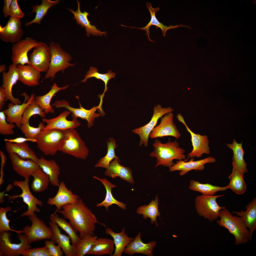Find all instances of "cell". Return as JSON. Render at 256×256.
Returning <instances> with one entry per match:
<instances>
[{
  "label": "cell",
  "instance_id": "30",
  "mask_svg": "<svg viewBox=\"0 0 256 256\" xmlns=\"http://www.w3.org/2000/svg\"><path fill=\"white\" fill-rule=\"evenodd\" d=\"M146 7L150 11V15L151 16V19L150 22L145 27L142 28H138L134 27H128L122 25H121L125 27L131 28H136L146 31V35L147 36L148 39L150 41L154 42V41L150 39L149 36V33L150 32L149 29L150 27L151 26L154 25L156 26V28H160L162 31L163 36L164 37L165 36L166 32L169 29H174L181 27H184L191 29L189 26L183 25L181 24L176 25L175 26L170 25L169 26L164 25L163 24L160 23L158 20L155 16L156 13L159 10L160 8L159 7H156L155 8H153L152 6L151 3L149 2L146 3Z\"/></svg>",
  "mask_w": 256,
  "mask_h": 256
},
{
  "label": "cell",
  "instance_id": "16",
  "mask_svg": "<svg viewBox=\"0 0 256 256\" xmlns=\"http://www.w3.org/2000/svg\"><path fill=\"white\" fill-rule=\"evenodd\" d=\"M174 115L172 112L168 113L161 118L160 124L155 127L150 133L151 138L171 136L177 139L181 134L174 122Z\"/></svg>",
  "mask_w": 256,
  "mask_h": 256
},
{
  "label": "cell",
  "instance_id": "55",
  "mask_svg": "<svg viewBox=\"0 0 256 256\" xmlns=\"http://www.w3.org/2000/svg\"><path fill=\"white\" fill-rule=\"evenodd\" d=\"M0 155L1 159V168L0 172L1 177L0 179V185H1L3 183L4 181L3 179L4 175L3 168L5 163L6 160V158L4 153L1 151H0Z\"/></svg>",
  "mask_w": 256,
  "mask_h": 256
},
{
  "label": "cell",
  "instance_id": "48",
  "mask_svg": "<svg viewBox=\"0 0 256 256\" xmlns=\"http://www.w3.org/2000/svg\"><path fill=\"white\" fill-rule=\"evenodd\" d=\"M45 126L43 123L41 122L39 124L38 127H34L30 125L28 121L22 124L19 128L26 138H35Z\"/></svg>",
  "mask_w": 256,
  "mask_h": 256
},
{
  "label": "cell",
  "instance_id": "49",
  "mask_svg": "<svg viewBox=\"0 0 256 256\" xmlns=\"http://www.w3.org/2000/svg\"><path fill=\"white\" fill-rule=\"evenodd\" d=\"M11 210V208L10 207H0V232L10 231L15 232L18 234L23 233L22 230H14L11 229L9 226L10 220L7 218L6 214L7 212Z\"/></svg>",
  "mask_w": 256,
  "mask_h": 256
},
{
  "label": "cell",
  "instance_id": "11",
  "mask_svg": "<svg viewBox=\"0 0 256 256\" xmlns=\"http://www.w3.org/2000/svg\"><path fill=\"white\" fill-rule=\"evenodd\" d=\"M174 110L170 107L163 108L158 104L154 107L153 113L150 121L146 125L132 130V131L138 135L140 140L139 146L143 145L147 147L148 145V139L151 132L157 124L159 119L164 115L173 111Z\"/></svg>",
  "mask_w": 256,
  "mask_h": 256
},
{
  "label": "cell",
  "instance_id": "7",
  "mask_svg": "<svg viewBox=\"0 0 256 256\" xmlns=\"http://www.w3.org/2000/svg\"><path fill=\"white\" fill-rule=\"evenodd\" d=\"M224 195L215 196H197L195 200V207L198 215L211 222L220 217L219 211L226 208L218 204L216 199Z\"/></svg>",
  "mask_w": 256,
  "mask_h": 256
},
{
  "label": "cell",
  "instance_id": "50",
  "mask_svg": "<svg viewBox=\"0 0 256 256\" xmlns=\"http://www.w3.org/2000/svg\"><path fill=\"white\" fill-rule=\"evenodd\" d=\"M5 115L4 111L0 112V133L3 135H9L13 134V129L15 127L14 124L8 123L6 121Z\"/></svg>",
  "mask_w": 256,
  "mask_h": 256
},
{
  "label": "cell",
  "instance_id": "6",
  "mask_svg": "<svg viewBox=\"0 0 256 256\" xmlns=\"http://www.w3.org/2000/svg\"><path fill=\"white\" fill-rule=\"evenodd\" d=\"M51 58L49 69L43 79L51 78L52 80L56 74L59 71H64L75 64L69 63L72 57L69 54L64 51L58 43L52 41L49 43Z\"/></svg>",
  "mask_w": 256,
  "mask_h": 256
},
{
  "label": "cell",
  "instance_id": "53",
  "mask_svg": "<svg viewBox=\"0 0 256 256\" xmlns=\"http://www.w3.org/2000/svg\"><path fill=\"white\" fill-rule=\"evenodd\" d=\"M45 246L48 248L51 256H62L63 251L58 245L55 246L54 242L51 240L49 241L47 239L45 241Z\"/></svg>",
  "mask_w": 256,
  "mask_h": 256
},
{
  "label": "cell",
  "instance_id": "41",
  "mask_svg": "<svg viewBox=\"0 0 256 256\" xmlns=\"http://www.w3.org/2000/svg\"><path fill=\"white\" fill-rule=\"evenodd\" d=\"M56 213L55 211L50 215V221L56 223L68 235L71 240L72 245L75 247L81 239L77 235L70 224L64 219L59 217Z\"/></svg>",
  "mask_w": 256,
  "mask_h": 256
},
{
  "label": "cell",
  "instance_id": "42",
  "mask_svg": "<svg viewBox=\"0 0 256 256\" xmlns=\"http://www.w3.org/2000/svg\"><path fill=\"white\" fill-rule=\"evenodd\" d=\"M189 188L192 191L199 192L203 195L208 196L214 195L218 191H224L229 188L228 185L220 187L208 183H201L195 180L190 181Z\"/></svg>",
  "mask_w": 256,
  "mask_h": 256
},
{
  "label": "cell",
  "instance_id": "29",
  "mask_svg": "<svg viewBox=\"0 0 256 256\" xmlns=\"http://www.w3.org/2000/svg\"><path fill=\"white\" fill-rule=\"evenodd\" d=\"M246 210L240 212L233 210L232 213L240 216L243 219L250 230V240L251 241L252 235L256 229V198H254L246 206Z\"/></svg>",
  "mask_w": 256,
  "mask_h": 256
},
{
  "label": "cell",
  "instance_id": "57",
  "mask_svg": "<svg viewBox=\"0 0 256 256\" xmlns=\"http://www.w3.org/2000/svg\"><path fill=\"white\" fill-rule=\"evenodd\" d=\"M6 95L4 88L0 87V110H1L6 101Z\"/></svg>",
  "mask_w": 256,
  "mask_h": 256
},
{
  "label": "cell",
  "instance_id": "56",
  "mask_svg": "<svg viewBox=\"0 0 256 256\" xmlns=\"http://www.w3.org/2000/svg\"><path fill=\"white\" fill-rule=\"evenodd\" d=\"M12 0H4V4L3 9V12L4 17L6 18L9 15L10 8Z\"/></svg>",
  "mask_w": 256,
  "mask_h": 256
},
{
  "label": "cell",
  "instance_id": "26",
  "mask_svg": "<svg viewBox=\"0 0 256 256\" xmlns=\"http://www.w3.org/2000/svg\"><path fill=\"white\" fill-rule=\"evenodd\" d=\"M78 4L77 9L74 11L73 9H68L74 15L73 19L76 20V23L80 25L82 27H84L86 32V35L89 37L91 34L94 36H102L103 35L106 36L107 34L106 31L101 32L100 30H98L96 27L90 24V22L88 19L87 16L89 14L85 11L82 12L80 10V3L77 0Z\"/></svg>",
  "mask_w": 256,
  "mask_h": 256
},
{
  "label": "cell",
  "instance_id": "38",
  "mask_svg": "<svg viewBox=\"0 0 256 256\" xmlns=\"http://www.w3.org/2000/svg\"><path fill=\"white\" fill-rule=\"evenodd\" d=\"M232 171L229 176L230 180L228 185L229 188L238 194L244 193L247 190V186L243 178L238 171L235 161L232 160Z\"/></svg>",
  "mask_w": 256,
  "mask_h": 256
},
{
  "label": "cell",
  "instance_id": "5",
  "mask_svg": "<svg viewBox=\"0 0 256 256\" xmlns=\"http://www.w3.org/2000/svg\"><path fill=\"white\" fill-rule=\"evenodd\" d=\"M65 136V130H42L35 138L38 148L45 155H55L59 151Z\"/></svg>",
  "mask_w": 256,
  "mask_h": 256
},
{
  "label": "cell",
  "instance_id": "51",
  "mask_svg": "<svg viewBox=\"0 0 256 256\" xmlns=\"http://www.w3.org/2000/svg\"><path fill=\"white\" fill-rule=\"evenodd\" d=\"M22 255L24 256H51L48 248L46 246L43 247L28 249Z\"/></svg>",
  "mask_w": 256,
  "mask_h": 256
},
{
  "label": "cell",
  "instance_id": "9",
  "mask_svg": "<svg viewBox=\"0 0 256 256\" xmlns=\"http://www.w3.org/2000/svg\"><path fill=\"white\" fill-rule=\"evenodd\" d=\"M28 218L32 223V225L26 226L22 231L23 233L27 236L30 244L40 240H51L53 233L50 227L47 226L35 213L28 216Z\"/></svg>",
  "mask_w": 256,
  "mask_h": 256
},
{
  "label": "cell",
  "instance_id": "39",
  "mask_svg": "<svg viewBox=\"0 0 256 256\" xmlns=\"http://www.w3.org/2000/svg\"><path fill=\"white\" fill-rule=\"evenodd\" d=\"M42 3L41 5L37 4L36 5H34L32 6V12L31 14L35 13L36 14L35 18L29 22H25V26H28L35 23L40 24L41 20L46 15L49 8L53 6L58 4L60 0H57L53 1L50 0H42Z\"/></svg>",
  "mask_w": 256,
  "mask_h": 256
},
{
  "label": "cell",
  "instance_id": "46",
  "mask_svg": "<svg viewBox=\"0 0 256 256\" xmlns=\"http://www.w3.org/2000/svg\"><path fill=\"white\" fill-rule=\"evenodd\" d=\"M97 238L96 236L88 234L81 239L75 247L76 256H83L87 255Z\"/></svg>",
  "mask_w": 256,
  "mask_h": 256
},
{
  "label": "cell",
  "instance_id": "45",
  "mask_svg": "<svg viewBox=\"0 0 256 256\" xmlns=\"http://www.w3.org/2000/svg\"><path fill=\"white\" fill-rule=\"evenodd\" d=\"M107 151L106 155L100 159L94 166L95 168L103 167L108 169L110 162L115 158H119L115 154V150L117 147L116 141L113 137L109 138L107 141Z\"/></svg>",
  "mask_w": 256,
  "mask_h": 256
},
{
  "label": "cell",
  "instance_id": "44",
  "mask_svg": "<svg viewBox=\"0 0 256 256\" xmlns=\"http://www.w3.org/2000/svg\"><path fill=\"white\" fill-rule=\"evenodd\" d=\"M98 71V69L96 68L91 67L89 68V70L87 71V74L85 75V78L80 82L85 83L88 79L92 77H94L103 81L105 84V88L102 94L100 96V102L102 103L103 99L105 93L108 90L107 83L110 79L115 78L116 74L115 73L112 72L111 70H109L107 73L103 74L99 73Z\"/></svg>",
  "mask_w": 256,
  "mask_h": 256
},
{
  "label": "cell",
  "instance_id": "12",
  "mask_svg": "<svg viewBox=\"0 0 256 256\" xmlns=\"http://www.w3.org/2000/svg\"><path fill=\"white\" fill-rule=\"evenodd\" d=\"M51 54L49 46L46 43L40 41L29 54L30 65L41 72H47L49 67Z\"/></svg>",
  "mask_w": 256,
  "mask_h": 256
},
{
  "label": "cell",
  "instance_id": "20",
  "mask_svg": "<svg viewBox=\"0 0 256 256\" xmlns=\"http://www.w3.org/2000/svg\"><path fill=\"white\" fill-rule=\"evenodd\" d=\"M9 156L14 170L25 178L29 179L30 176L39 167L37 163L32 159H22L15 153L9 154Z\"/></svg>",
  "mask_w": 256,
  "mask_h": 256
},
{
  "label": "cell",
  "instance_id": "17",
  "mask_svg": "<svg viewBox=\"0 0 256 256\" xmlns=\"http://www.w3.org/2000/svg\"><path fill=\"white\" fill-rule=\"evenodd\" d=\"M22 95L25 98L23 104H15L10 103L8 104L7 108L3 111L7 116V122L11 124L15 123L19 128L22 125V117L24 110L34 100L35 97L34 93L30 97L25 92Z\"/></svg>",
  "mask_w": 256,
  "mask_h": 256
},
{
  "label": "cell",
  "instance_id": "27",
  "mask_svg": "<svg viewBox=\"0 0 256 256\" xmlns=\"http://www.w3.org/2000/svg\"><path fill=\"white\" fill-rule=\"evenodd\" d=\"M141 233L139 232L134 239L125 248L123 252L132 256L135 253H141L149 256H152L153 250L156 246L155 241L148 243H144L141 239Z\"/></svg>",
  "mask_w": 256,
  "mask_h": 256
},
{
  "label": "cell",
  "instance_id": "21",
  "mask_svg": "<svg viewBox=\"0 0 256 256\" xmlns=\"http://www.w3.org/2000/svg\"><path fill=\"white\" fill-rule=\"evenodd\" d=\"M17 65L12 64L9 67V70L2 74L3 84L2 87L4 88L6 95V101L9 100L14 104H21V102L18 98H14L12 95V89L13 86L18 80L19 74L17 69Z\"/></svg>",
  "mask_w": 256,
  "mask_h": 256
},
{
  "label": "cell",
  "instance_id": "34",
  "mask_svg": "<svg viewBox=\"0 0 256 256\" xmlns=\"http://www.w3.org/2000/svg\"><path fill=\"white\" fill-rule=\"evenodd\" d=\"M113 240L106 238H97L87 255L101 256L108 255L112 256L115 250Z\"/></svg>",
  "mask_w": 256,
  "mask_h": 256
},
{
  "label": "cell",
  "instance_id": "15",
  "mask_svg": "<svg viewBox=\"0 0 256 256\" xmlns=\"http://www.w3.org/2000/svg\"><path fill=\"white\" fill-rule=\"evenodd\" d=\"M178 120L185 126L187 131L191 136V141L193 146L192 151L188 154V157L193 158L195 157L201 158L204 154H209L210 153L209 146V141L208 137L206 135H202L196 134L192 132L186 123L183 117L181 114L177 116Z\"/></svg>",
  "mask_w": 256,
  "mask_h": 256
},
{
  "label": "cell",
  "instance_id": "23",
  "mask_svg": "<svg viewBox=\"0 0 256 256\" xmlns=\"http://www.w3.org/2000/svg\"><path fill=\"white\" fill-rule=\"evenodd\" d=\"M191 159L188 162H185L182 160L176 161V164L169 168V171H180L179 175L182 176L192 170H203L205 168V164L216 161L215 159L212 156L196 161H193L194 160Z\"/></svg>",
  "mask_w": 256,
  "mask_h": 256
},
{
  "label": "cell",
  "instance_id": "32",
  "mask_svg": "<svg viewBox=\"0 0 256 256\" xmlns=\"http://www.w3.org/2000/svg\"><path fill=\"white\" fill-rule=\"evenodd\" d=\"M37 163L49 177L50 182L53 186H58L60 168L56 162L53 160H47L41 156Z\"/></svg>",
  "mask_w": 256,
  "mask_h": 256
},
{
  "label": "cell",
  "instance_id": "36",
  "mask_svg": "<svg viewBox=\"0 0 256 256\" xmlns=\"http://www.w3.org/2000/svg\"><path fill=\"white\" fill-rule=\"evenodd\" d=\"M69 85L61 87L58 86L56 83H54L51 87L50 90L46 94L42 96H36L35 97V100L40 106L44 111L45 114L50 113L53 114L55 110L50 105L52 98L55 95L58 91L67 89Z\"/></svg>",
  "mask_w": 256,
  "mask_h": 256
},
{
  "label": "cell",
  "instance_id": "13",
  "mask_svg": "<svg viewBox=\"0 0 256 256\" xmlns=\"http://www.w3.org/2000/svg\"><path fill=\"white\" fill-rule=\"evenodd\" d=\"M31 37H26L24 39L14 43L12 47L11 60L12 64L17 65L19 64H25L30 65L28 57V52L39 44Z\"/></svg>",
  "mask_w": 256,
  "mask_h": 256
},
{
  "label": "cell",
  "instance_id": "22",
  "mask_svg": "<svg viewBox=\"0 0 256 256\" xmlns=\"http://www.w3.org/2000/svg\"><path fill=\"white\" fill-rule=\"evenodd\" d=\"M56 195L53 198H48L47 202L48 204L55 205L56 207V210H60L63 205L77 202L79 197L75 194H73L71 190H69L63 181L59 183Z\"/></svg>",
  "mask_w": 256,
  "mask_h": 256
},
{
  "label": "cell",
  "instance_id": "31",
  "mask_svg": "<svg viewBox=\"0 0 256 256\" xmlns=\"http://www.w3.org/2000/svg\"><path fill=\"white\" fill-rule=\"evenodd\" d=\"M5 148L7 152L10 154L15 153L22 159L26 160L30 159L37 163L39 159L35 152L29 146L26 142L18 143L5 142Z\"/></svg>",
  "mask_w": 256,
  "mask_h": 256
},
{
  "label": "cell",
  "instance_id": "24",
  "mask_svg": "<svg viewBox=\"0 0 256 256\" xmlns=\"http://www.w3.org/2000/svg\"><path fill=\"white\" fill-rule=\"evenodd\" d=\"M48 223L53 233L51 240L55 244H58L66 256H76L75 247L70 244L69 237L62 233L59 226L55 223L50 221Z\"/></svg>",
  "mask_w": 256,
  "mask_h": 256
},
{
  "label": "cell",
  "instance_id": "35",
  "mask_svg": "<svg viewBox=\"0 0 256 256\" xmlns=\"http://www.w3.org/2000/svg\"><path fill=\"white\" fill-rule=\"evenodd\" d=\"M93 177L101 181L103 183L106 191L105 200L101 203L96 204V206L97 207L104 206L106 210L108 211L109 207L113 204H115L123 210L126 209V204L116 200L112 195V189L116 187V186L112 184L106 178L101 179L95 176H94Z\"/></svg>",
  "mask_w": 256,
  "mask_h": 256
},
{
  "label": "cell",
  "instance_id": "33",
  "mask_svg": "<svg viewBox=\"0 0 256 256\" xmlns=\"http://www.w3.org/2000/svg\"><path fill=\"white\" fill-rule=\"evenodd\" d=\"M125 229L123 228L120 232L116 233L111 228H107L105 233L111 236L113 239L114 246V251L112 256H121L125 248L134 239L129 237L125 233Z\"/></svg>",
  "mask_w": 256,
  "mask_h": 256
},
{
  "label": "cell",
  "instance_id": "10",
  "mask_svg": "<svg viewBox=\"0 0 256 256\" xmlns=\"http://www.w3.org/2000/svg\"><path fill=\"white\" fill-rule=\"evenodd\" d=\"M29 179L27 178H25L23 181L14 180L13 183V186L18 187L21 188L22 191V193L13 196L6 195L8 197L9 201L13 200L19 197H21L23 202L27 205V210L20 215L21 217L32 215L35 212H40V209L37 205L41 206L43 205L42 202L34 197L31 193L29 186Z\"/></svg>",
  "mask_w": 256,
  "mask_h": 256
},
{
  "label": "cell",
  "instance_id": "25",
  "mask_svg": "<svg viewBox=\"0 0 256 256\" xmlns=\"http://www.w3.org/2000/svg\"><path fill=\"white\" fill-rule=\"evenodd\" d=\"M119 162L121 161L119 158H115L112 161L109 168L105 171V175L113 179L119 177L130 183H133L134 182L132 176V170L129 167L121 165Z\"/></svg>",
  "mask_w": 256,
  "mask_h": 256
},
{
  "label": "cell",
  "instance_id": "58",
  "mask_svg": "<svg viewBox=\"0 0 256 256\" xmlns=\"http://www.w3.org/2000/svg\"><path fill=\"white\" fill-rule=\"evenodd\" d=\"M6 65L4 64L1 65L0 66V73L5 72L6 70Z\"/></svg>",
  "mask_w": 256,
  "mask_h": 256
},
{
  "label": "cell",
  "instance_id": "2",
  "mask_svg": "<svg viewBox=\"0 0 256 256\" xmlns=\"http://www.w3.org/2000/svg\"><path fill=\"white\" fill-rule=\"evenodd\" d=\"M152 145L153 150L150 155L157 159L155 167L161 165L170 168L174 164V160L180 161L186 158V156L184 154L185 150L179 147L176 140L173 142L169 140L163 143L156 138Z\"/></svg>",
  "mask_w": 256,
  "mask_h": 256
},
{
  "label": "cell",
  "instance_id": "4",
  "mask_svg": "<svg viewBox=\"0 0 256 256\" xmlns=\"http://www.w3.org/2000/svg\"><path fill=\"white\" fill-rule=\"evenodd\" d=\"M59 151L75 157L85 160L88 157L89 150L79 134L75 129L65 130V136Z\"/></svg>",
  "mask_w": 256,
  "mask_h": 256
},
{
  "label": "cell",
  "instance_id": "40",
  "mask_svg": "<svg viewBox=\"0 0 256 256\" xmlns=\"http://www.w3.org/2000/svg\"><path fill=\"white\" fill-rule=\"evenodd\" d=\"M159 200L157 195L154 200H153L147 205L139 207L136 211L137 213L143 215L144 219H146L147 218H150L151 220L150 223L153 224L155 222L157 226H158V224L156 222V217L160 216V213L158 209Z\"/></svg>",
  "mask_w": 256,
  "mask_h": 256
},
{
  "label": "cell",
  "instance_id": "19",
  "mask_svg": "<svg viewBox=\"0 0 256 256\" xmlns=\"http://www.w3.org/2000/svg\"><path fill=\"white\" fill-rule=\"evenodd\" d=\"M71 114L69 111L66 110L56 117L49 119L46 118L42 119V121L46 124L42 130L56 129L65 130L70 129H75L79 127L81 123L77 119H73L71 121L67 119V117Z\"/></svg>",
  "mask_w": 256,
  "mask_h": 256
},
{
  "label": "cell",
  "instance_id": "8",
  "mask_svg": "<svg viewBox=\"0 0 256 256\" xmlns=\"http://www.w3.org/2000/svg\"><path fill=\"white\" fill-rule=\"evenodd\" d=\"M10 236V233L8 232H0V256H19L22 255L26 250L30 248V244L25 234H18L17 237L20 243L18 244L11 243Z\"/></svg>",
  "mask_w": 256,
  "mask_h": 256
},
{
  "label": "cell",
  "instance_id": "52",
  "mask_svg": "<svg viewBox=\"0 0 256 256\" xmlns=\"http://www.w3.org/2000/svg\"><path fill=\"white\" fill-rule=\"evenodd\" d=\"M9 15L10 17L20 19L25 16L20 8L17 0H13L10 8Z\"/></svg>",
  "mask_w": 256,
  "mask_h": 256
},
{
  "label": "cell",
  "instance_id": "37",
  "mask_svg": "<svg viewBox=\"0 0 256 256\" xmlns=\"http://www.w3.org/2000/svg\"><path fill=\"white\" fill-rule=\"evenodd\" d=\"M242 141L240 143H238L234 138L232 144H227V146L232 150V160L235 161L238 171L243 175L244 173L248 172V170L247 164L244 158L245 152L242 149Z\"/></svg>",
  "mask_w": 256,
  "mask_h": 256
},
{
  "label": "cell",
  "instance_id": "1",
  "mask_svg": "<svg viewBox=\"0 0 256 256\" xmlns=\"http://www.w3.org/2000/svg\"><path fill=\"white\" fill-rule=\"evenodd\" d=\"M62 209L55 212L59 213L65 218L69 220V223L76 232L79 233L81 239L88 234L94 235L96 224L106 226L97 220L91 210L86 206L80 197L76 202L64 205Z\"/></svg>",
  "mask_w": 256,
  "mask_h": 256
},
{
  "label": "cell",
  "instance_id": "18",
  "mask_svg": "<svg viewBox=\"0 0 256 256\" xmlns=\"http://www.w3.org/2000/svg\"><path fill=\"white\" fill-rule=\"evenodd\" d=\"M23 34L20 19L10 17L4 27L0 26V38L5 43L18 42Z\"/></svg>",
  "mask_w": 256,
  "mask_h": 256
},
{
  "label": "cell",
  "instance_id": "54",
  "mask_svg": "<svg viewBox=\"0 0 256 256\" xmlns=\"http://www.w3.org/2000/svg\"><path fill=\"white\" fill-rule=\"evenodd\" d=\"M5 142H9L11 143H20L26 142L30 141L33 142H36V140L35 138H29L23 137H18L14 139H5Z\"/></svg>",
  "mask_w": 256,
  "mask_h": 256
},
{
  "label": "cell",
  "instance_id": "43",
  "mask_svg": "<svg viewBox=\"0 0 256 256\" xmlns=\"http://www.w3.org/2000/svg\"><path fill=\"white\" fill-rule=\"evenodd\" d=\"M34 179L31 185L32 190L36 193L42 192L47 188L50 179L48 176L39 167L31 175Z\"/></svg>",
  "mask_w": 256,
  "mask_h": 256
},
{
  "label": "cell",
  "instance_id": "28",
  "mask_svg": "<svg viewBox=\"0 0 256 256\" xmlns=\"http://www.w3.org/2000/svg\"><path fill=\"white\" fill-rule=\"evenodd\" d=\"M17 69L19 74L18 80L28 86L39 85L41 78L40 72L29 65L18 64Z\"/></svg>",
  "mask_w": 256,
  "mask_h": 256
},
{
  "label": "cell",
  "instance_id": "14",
  "mask_svg": "<svg viewBox=\"0 0 256 256\" xmlns=\"http://www.w3.org/2000/svg\"><path fill=\"white\" fill-rule=\"evenodd\" d=\"M79 108H75L71 106L69 103L64 100L56 101L52 104V106H55L56 108H65L72 113L71 116L73 119H77L80 117L82 119L86 120L87 121V126L89 128L92 126L95 118L101 115V114L95 112L97 109H99L102 111L101 107L99 105L97 106H93L89 110L83 108L79 103Z\"/></svg>",
  "mask_w": 256,
  "mask_h": 256
},
{
  "label": "cell",
  "instance_id": "47",
  "mask_svg": "<svg viewBox=\"0 0 256 256\" xmlns=\"http://www.w3.org/2000/svg\"><path fill=\"white\" fill-rule=\"evenodd\" d=\"M45 114L44 110L34 99L24 112L22 117V125L29 121L31 117L34 115H39L43 119L45 118Z\"/></svg>",
  "mask_w": 256,
  "mask_h": 256
},
{
  "label": "cell",
  "instance_id": "3",
  "mask_svg": "<svg viewBox=\"0 0 256 256\" xmlns=\"http://www.w3.org/2000/svg\"><path fill=\"white\" fill-rule=\"evenodd\" d=\"M219 213L220 219L216 222L219 226L227 229L229 233L233 235L235 239V245L244 244L250 240V230L241 217L232 215L226 208L221 210Z\"/></svg>",
  "mask_w": 256,
  "mask_h": 256
}]
</instances>
